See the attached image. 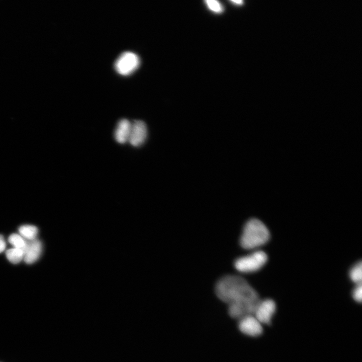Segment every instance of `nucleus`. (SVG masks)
Listing matches in <instances>:
<instances>
[{
    "label": "nucleus",
    "mask_w": 362,
    "mask_h": 362,
    "mask_svg": "<svg viewBox=\"0 0 362 362\" xmlns=\"http://www.w3.org/2000/svg\"><path fill=\"white\" fill-rule=\"evenodd\" d=\"M215 291L221 300L245 316L253 315L260 301L256 291L244 279L238 276L227 275L220 279Z\"/></svg>",
    "instance_id": "1"
},
{
    "label": "nucleus",
    "mask_w": 362,
    "mask_h": 362,
    "mask_svg": "<svg viewBox=\"0 0 362 362\" xmlns=\"http://www.w3.org/2000/svg\"><path fill=\"white\" fill-rule=\"evenodd\" d=\"M269 237L266 226L257 219H251L244 226L240 239V245L246 249H254L266 243Z\"/></svg>",
    "instance_id": "2"
},
{
    "label": "nucleus",
    "mask_w": 362,
    "mask_h": 362,
    "mask_svg": "<svg viewBox=\"0 0 362 362\" xmlns=\"http://www.w3.org/2000/svg\"><path fill=\"white\" fill-rule=\"evenodd\" d=\"M267 260V256L264 252L256 250L237 258L234 262V266L241 273H252L260 269L265 264Z\"/></svg>",
    "instance_id": "3"
},
{
    "label": "nucleus",
    "mask_w": 362,
    "mask_h": 362,
    "mask_svg": "<svg viewBox=\"0 0 362 362\" xmlns=\"http://www.w3.org/2000/svg\"><path fill=\"white\" fill-rule=\"evenodd\" d=\"M140 59L134 52L126 51L117 58L115 62V68L121 75H126L133 72L138 67Z\"/></svg>",
    "instance_id": "4"
},
{
    "label": "nucleus",
    "mask_w": 362,
    "mask_h": 362,
    "mask_svg": "<svg viewBox=\"0 0 362 362\" xmlns=\"http://www.w3.org/2000/svg\"><path fill=\"white\" fill-rule=\"evenodd\" d=\"M276 310L275 302L271 299L260 300L253 315L261 324H269Z\"/></svg>",
    "instance_id": "5"
},
{
    "label": "nucleus",
    "mask_w": 362,
    "mask_h": 362,
    "mask_svg": "<svg viewBox=\"0 0 362 362\" xmlns=\"http://www.w3.org/2000/svg\"><path fill=\"white\" fill-rule=\"evenodd\" d=\"M238 328L243 333L252 337L261 335L262 324L253 315H247L239 320Z\"/></svg>",
    "instance_id": "6"
},
{
    "label": "nucleus",
    "mask_w": 362,
    "mask_h": 362,
    "mask_svg": "<svg viewBox=\"0 0 362 362\" xmlns=\"http://www.w3.org/2000/svg\"><path fill=\"white\" fill-rule=\"evenodd\" d=\"M147 136L146 124L141 120H135L131 123L128 142L131 145L138 147L142 145Z\"/></svg>",
    "instance_id": "7"
},
{
    "label": "nucleus",
    "mask_w": 362,
    "mask_h": 362,
    "mask_svg": "<svg viewBox=\"0 0 362 362\" xmlns=\"http://www.w3.org/2000/svg\"><path fill=\"white\" fill-rule=\"evenodd\" d=\"M42 250L41 242L35 239L32 240L26 239V245L23 249V259L27 264L34 262L39 258Z\"/></svg>",
    "instance_id": "8"
},
{
    "label": "nucleus",
    "mask_w": 362,
    "mask_h": 362,
    "mask_svg": "<svg viewBox=\"0 0 362 362\" xmlns=\"http://www.w3.org/2000/svg\"><path fill=\"white\" fill-rule=\"evenodd\" d=\"M131 125V123L126 119H122L118 122L114 133L117 142L124 144L128 141Z\"/></svg>",
    "instance_id": "9"
},
{
    "label": "nucleus",
    "mask_w": 362,
    "mask_h": 362,
    "mask_svg": "<svg viewBox=\"0 0 362 362\" xmlns=\"http://www.w3.org/2000/svg\"><path fill=\"white\" fill-rule=\"evenodd\" d=\"M19 233L24 238L28 240L36 239L38 233L37 228L33 225H25L21 226L19 229Z\"/></svg>",
    "instance_id": "10"
},
{
    "label": "nucleus",
    "mask_w": 362,
    "mask_h": 362,
    "mask_svg": "<svg viewBox=\"0 0 362 362\" xmlns=\"http://www.w3.org/2000/svg\"><path fill=\"white\" fill-rule=\"evenodd\" d=\"M6 254L8 259L14 264L19 263L24 257L23 250L17 248L7 250Z\"/></svg>",
    "instance_id": "11"
},
{
    "label": "nucleus",
    "mask_w": 362,
    "mask_h": 362,
    "mask_svg": "<svg viewBox=\"0 0 362 362\" xmlns=\"http://www.w3.org/2000/svg\"><path fill=\"white\" fill-rule=\"evenodd\" d=\"M349 277L355 284L361 283L362 281V264L359 261L353 266L349 272Z\"/></svg>",
    "instance_id": "12"
},
{
    "label": "nucleus",
    "mask_w": 362,
    "mask_h": 362,
    "mask_svg": "<svg viewBox=\"0 0 362 362\" xmlns=\"http://www.w3.org/2000/svg\"><path fill=\"white\" fill-rule=\"evenodd\" d=\"M9 242L15 248H19L23 250L26 245V239L17 234H12L9 237Z\"/></svg>",
    "instance_id": "13"
},
{
    "label": "nucleus",
    "mask_w": 362,
    "mask_h": 362,
    "mask_svg": "<svg viewBox=\"0 0 362 362\" xmlns=\"http://www.w3.org/2000/svg\"><path fill=\"white\" fill-rule=\"evenodd\" d=\"M206 3L208 8L215 13H221L223 10L222 5L217 1L208 0Z\"/></svg>",
    "instance_id": "14"
},
{
    "label": "nucleus",
    "mask_w": 362,
    "mask_h": 362,
    "mask_svg": "<svg viewBox=\"0 0 362 362\" xmlns=\"http://www.w3.org/2000/svg\"><path fill=\"white\" fill-rule=\"evenodd\" d=\"M352 297L354 300L359 303L361 302L362 300V286L361 283L356 284L353 292Z\"/></svg>",
    "instance_id": "15"
},
{
    "label": "nucleus",
    "mask_w": 362,
    "mask_h": 362,
    "mask_svg": "<svg viewBox=\"0 0 362 362\" xmlns=\"http://www.w3.org/2000/svg\"><path fill=\"white\" fill-rule=\"evenodd\" d=\"M6 242L3 236L0 235V253L2 252L6 248Z\"/></svg>",
    "instance_id": "16"
},
{
    "label": "nucleus",
    "mask_w": 362,
    "mask_h": 362,
    "mask_svg": "<svg viewBox=\"0 0 362 362\" xmlns=\"http://www.w3.org/2000/svg\"><path fill=\"white\" fill-rule=\"evenodd\" d=\"M231 2L235 4H241L243 2L242 1H232Z\"/></svg>",
    "instance_id": "17"
}]
</instances>
